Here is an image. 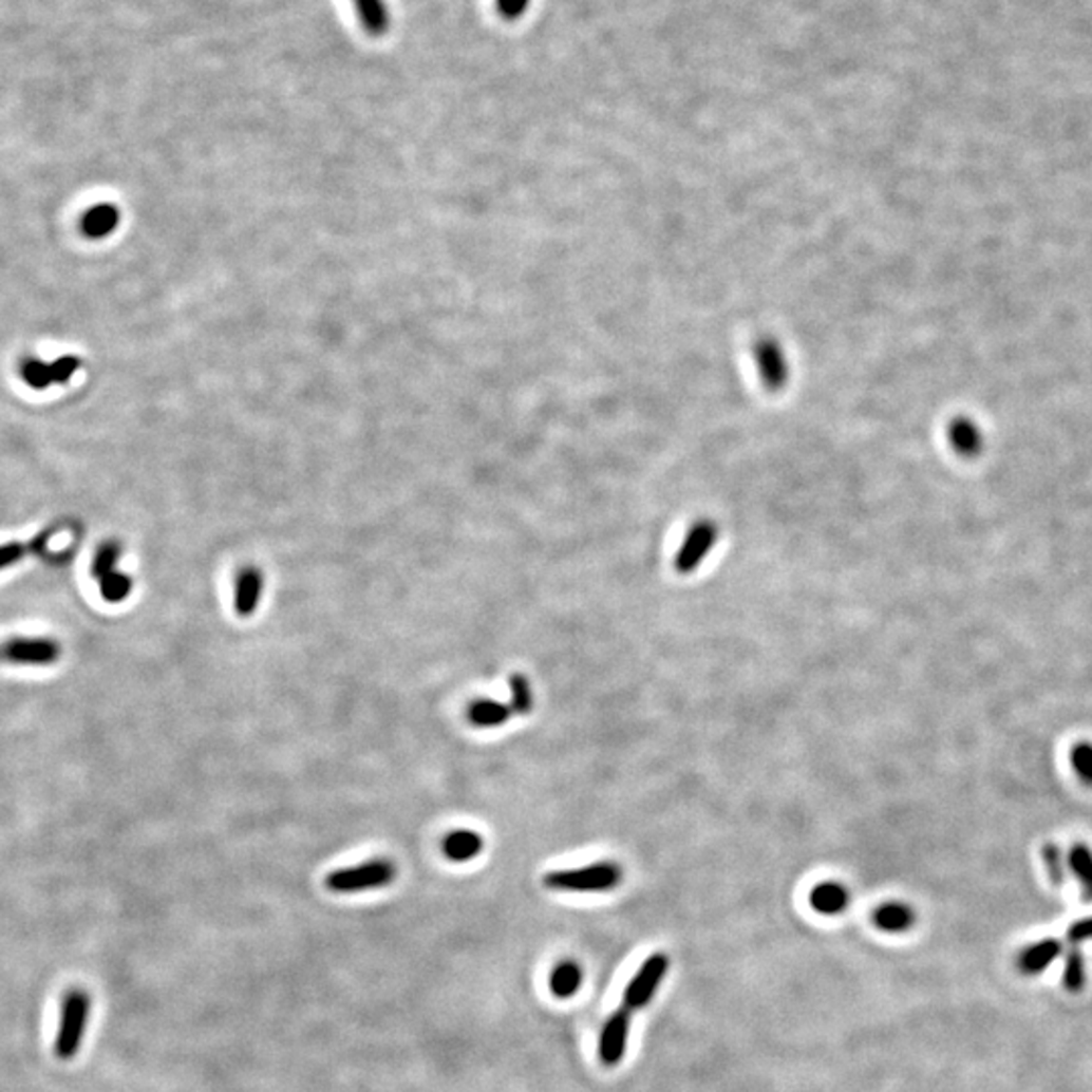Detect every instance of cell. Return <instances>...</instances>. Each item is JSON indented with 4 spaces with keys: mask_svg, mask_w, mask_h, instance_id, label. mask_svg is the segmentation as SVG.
I'll return each instance as SVG.
<instances>
[{
    "mask_svg": "<svg viewBox=\"0 0 1092 1092\" xmlns=\"http://www.w3.org/2000/svg\"><path fill=\"white\" fill-rule=\"evenodd\" d=\"M623 880L618 862H594L581 868L554 870L546 874L545 886L557 892H609Z\"/></svg>",
    "mask_w": 1092,
    "mask_h": 1092,
    "instance_id": "cell-1",
    "label": "cell"
},
{
    "mask_svg": "<svg viewBox=\"0 0 1092 1092\" xmlns=\"http://www.w3.org/2000/svg\"><path fill=\"white\" fill-rule=\"evenodd\" d=\"M397 879V866L389 858H373L351 868L334 870L326 877V888L334 895H357L391 886Z\"/></svg>",
    "mask_w": 1092,
    "mask_h": 1092,
    "instance_id": "cell-2",
    "label": "cell"
},
{
    "mask_svg": "<svg viewBox=\"0 0 1092 1092\" xmlns=\"http://www.w3.org/2000/svg\"><path fill=\"white\" fill-rule=\"evenodd\" d=\"M92 1012V998L86 990H70L61 1005V1021L55 1038V1054L61 1060H72L79 1052L86 1034V1025Z\"/></svg>",
    "mask_w": 1092,
    "mask_h": 1092,
    "instance_id": "cell-3",
    "label": "cell"
},
{
    "mask_svg": "<svg viewBox=\"0 0 1092 1092\" xmlns=\"http://www.w3.org/2000/svg\"><path fill=\"white\" fill-rule=\"evenodd\" d=\"M667 969H670V959L665 957L664 953L649 955L641 963L634 979L627 983V987L623 992V1008H627L629 1012L643 1010L654 999L656 992L660 990Z\"/></svg>",
    "mask_w": 1092,
    "mask_h": 1092,
    "instance_id": "cell-4",
    "label": "cell"
},
{
    "mask_svg": "<svg viewBox=\"0 0 1092 1092\" xmlns=\"http://www.w3.org/2000/svg\"><path fill=\"white\" fill-rule=\"evenodd\" d=\"M718 539V526L711 519H700L692 524L682 541V546L676 552L674 569L680 575H690L698 569L709 552L713 550Z\"/></svg>",
    "mask_w": 1092,
    "mask_h": 1092,
    "instance_id": "cell-5",
    "label": "cell"
},
{
    "mask_svg": "<svg viewBox=\"0 0 1092 1092\" xmlns=\"http://www.w3.org/2000/svg\"><path fill=\"white\" fill-rule=\"evenodd\" d=\"M753 358L757 364L760 382L767 391L779 393L789 382V360L784 346L773 336H760L753 344Z\"/></svg>",
    "mask_w": 1092,
    "mask_h": 1092,
    "instance_id": "cell-6",
    "label": "cell"
},
{
    "mask_svg": "<svg viewBox=\"0 0 1092 1092\" xmlns=\"http://www.w3.org/2000/svg\"><path fill=\"white\" fill-rule=\"evenodd\" d=\"M61 647L51 638H15L0 645V662L21 665H49L59 660Z\"/></svg>",
    "mask_w": 1092,
    "mask_h": 1092,
    "instance_id": "cell-7",
    "label": "cell"
},
{
    "mask_svg": "<svg viewBox=\"0 0 1092 1092\" xmlns=\"http://www.w3.org/2000/svg\"><path fill=\"white\" fill-rule=\"evenodd\" d=\"M632 1028V1012L627 1008L616 1010L603 1023L599 1036V1058L605 1067H618L625 1056Z\"/></svg>",
    "mask_w": 1092,
    "mask_h": 1092,
    "instance_id": "cell-8",
    "label": "cell"
},
{
    "mask_svg": "<svg viewBox=\"0 0 1092 1092\" xmlns=\"http://www.w3.org/2000/svg\"><path fill=\"white\" fill-rule=\"evenodd\" d=\"M263 595V572L262 569L249 565L239 570L236 579V614L239 618H251L262 601Z\"/></svg>",
    "mask_w": 1092,
    "mask_h": 1092,
    "instance_id": "cell-9",
    "label": "cell"
},
{
    "mask_svg": "<svg viewBox=\"0 0 1092 1092\" xmlns=\"http://www.w3.org/2000/svg\"><path fill=\"white\" fill-rule=\"evenodd\" d=\"M950 448L961 457H977L983 452V433L974 419L955 417L947 428Z\"/></svg>",
    "mask_w": 1092,
    "mask_h": 1092,
    "instance_id": "cell-10",
    "label": "cell"
},
{
    "mask_svg": "<svg viewBox=\"0 0 1092 1092\" xmlns=\"http://www.w3.org/2000/svg\"><path fill=\"white\" fill-rule=\"evenodd\" d=\"M441 850L450 862L464 864V862H470L482 854L484 837L477 831L468 830V828L453 830L444 837Z\"/></svg>",
    "mask_w": 1092,
    "mask_h": 1092,
    "instance_id": "cell-11",
    "label": "cell"
},
{
    "mask_svg": "<svg viewBox=\"0 0 1092 1092\" xmlns=\"http://www.w3.org/2000/svg\"><path fill=\"white\" fill-rule=\"evenodd\" d=\"M809 904L813 910H817L820 915H826V917H833V915H840L848 908L850 904V892L846 890L844 884L840 882H822L817 884L811 895H809Z\"/></svg>",
    "mask_w": 1092,
    "mask_h": 1092,
    "instance_id": "cell-12",
    "label": "cell"
},
{
    "mask_svg": "<svg viewBox=\"0 0 1092 1092\" xmlns=\"http://www.w3.org/2000/svg\"><path fill=\"white\" fill-rule=\"evenodd\" d=\"M510 702H498L492 698H477L468 707V720L477 729H496L512 718Z\"/></svg>",
    "mask_w": 1092,
    "mask_h": 1092,
    "instance_id": "cell-13",
    "label": "cell"
},
{
    "mask_svg": "<svg viewBox=\"0 0 1092 1092\" xmlns=\"http://www.w3.org/2000/svg\"><path fill=\"white\" fill-rule=\"evenodd\" d=\"M75 369H77L75 358H61L53 364L31 360L24 364L23 375L26 382L33 387H48L49 382H55V380L61 382V380L70 379Z\"/></svg>",
    "mask_w": 1092,
    "mask_h": 1092,
    "instance_id": "cell-14",
    "label": "cell"
},
{
    "mask_svg": "<svg viewBox=\"0 0 1092 1092\" xmlns=\"http://www.w3.org/2000/svg\"><path fill=\"white\" fill-rule=\"evenodd\" d=\"M581 983H583V969L577 961H570V959L561 961L548 977L550 992L554 998L559 999L572 998L579 992Z\"/></svg>",
    "mask_w": 1092,
    "mask_h": 1092,
    "instance_id": "cell-15",
    "label": "cell"
},
{
    "mask_svg": "<svg viewBox=\"0 0 1092 1092\" xmlns=\"http://www.w3.org/2000/svg\"><path fill=\"white\" fill-rule=\"evenodd\" d=\"M358 19L373 37H382L391 26V15L384 0H353Z\"/></svg>",
    "mask_w": 1092,
    "mask_h": 1092,
    "instance_id": "cell-16",
    "label": "cell"
},
{
    "mask_svg": "<svg viewBox=\"0 0 1092 1092\" xmlns=\"http://www.w3.org/2000/svg\"><path fill=\"white\" fill-rule=\"evenodd\" d=\"M915 923V912L908 904L886 903L874 910V925L884 933H904Z\"/></svg>",
    "mask_w": 1092,
    "mask_h": 1092,
    "instance_id": "cell-17",
    "label": "cell"
},
{
    "mask_svg": "<svg viewBox=\"0 0 1092 1092\" xmlns=\"http://www.w3.org/2000/svg\"><path fill=\"white\" fill-rule=\"evenodd\" d=\"M1062 947L1048 939V941H1040L1028 949L1021 950L1020 955V967L1023 974H1040L1044 972L1046 967L1060 955Z\"/></svg>",
    "mask_w": 1092,
    "mask_h": 1092,
    "instance_id": "cell-18",
    "label": "cell"
},
{
    "mask_svg": "<svg viewBox=\"0 0 1092 1092\" xmlns=\"http://www.w3.org/2000/svg\"><path fill=\"white\" fill-rule=\"evenodd\" d=\"M1070 870L1082 884L1085 901H1092V852L1085 844H1074L1069 855Z\"/></svg>",
    "mask_w": 1092,
    "mask_h": 1092,
    "instance_id": "cell-19",
    "label": "cell"
},
{
    "mask_svg": "<svg viewBox=\"0 0 1092 1092\" xmlns=\"http://www.w3.org/2000/svg\"><path fill=\"white\" fill-rule=\"evenodd\" d=\"M118 225V213L110 205H99L86 214L83 219V231L90 238H103Z\"/></svg>",
    "mask_w": 1092,
    "mask_h": 1092,
    "instance_id": "cell-20",
    "label": "cell"
},
{
    "mask_svg": "<svg viewBox=\"0 0 1092 1092\" xmlns=\"http://www.w3.org/2000/svg\"><path fill=\"white\" fill-rule=\"evenodd\" d=\"M97 583H99V594L108 603H121L132 594V579L119 570H112V572L103 575Z\"/></svg>",
    "mask_w": 1092,
    "mask_h": 1092,
    "instance_id": "cell-21",
    "label": "cell"
},
{
    "mask_svg": "<svg viewBox=\"0 0 1092 1092\" xmlns=\"http://www.w3.org/2000/svg\"><path fill=\"white\" fill-rule=\"evenodd\" d=\"M510 707L514 714H526L532 713L534 709V694H532V686H530V680L524 676V674H512L510 680Z\"/></svg>",
    "mask_w": 1092,
    "mask_h": 1092,
    "instance_id": "cell-22",
    "label": "cell"
},
{
    "mask_svg": "<svg viewBox=\"0 0 1092 1092\" xmlns=\"http://www.w3.org/2000/svg\"><path fill=\"white\" fill-rule=\"evenodd\" d=\"M1070 765L1078 779L1092 787V742H1078L1070 749Z\"/></svg>",
    "mask_w": 1092,
    "mask_h": 1092,
    "instance_id": "cell-23",
    "label": "cell"
},
{
    "mask_svg": "<svg viewBox=\"0 0 1092 1092\" xmlns=\"http://www.w3.org/2000/svg\"><path fill=\"white\" fill-rule=\"evenodd\" d=\"M119 552H121V548H119L116 541H108V543H103V545L99 546V550L95 552L94 565H92V575H94L97 581H99L103 575H108V572L116 570Z\"/></svg>",
    "mask_w": 1092,
    "mask_h": 1092,
    "instance_id": "cell-24",
    "label": "cell"
},
{
    "mask_svg": "<svg viewBox=\"0 0 1092 1092\" xmlns=\"http://www.w3.org/2000/svg\"><path fill=\"white\" fill-rule=\"evenodd\" d=\"M1065 985L1072 992H1078L1085 985V965H1082V957L1076 950L1069 957V965L1065 972Z\"/></svg>",
    "mask_w": 1092,
    "mask_h": 1092,
    "instance_id": "cell-25",
    "label": "cell"
},
{
    "mask_svg": "<svg viewBox=\"0 0 1092 1092\" xmlns=\"http://www.w3.org/2000/svg\"><path fill=\"white\" fill-rule=\"evenodd\" d=\"M1044 862L1048 866V874L1050 879L1054 880V884H1062L1065 880V864H1062V854L1056 846H1048L1044 850Z\"/></svg>",
    "mask_w": 1092,
    "mask_h": 1092,
    "instance_id": "cell-26",
    "label": "cell"
},
{
    "mask_svg": "<svg viewBox=\"0 0 1092 1092\" xmlns=\"http://www.w3.org/2000/svg\"><path fill=\"white\" fill-rule=\"evenodd\" d=\"M24 546L17 545V543H11V545L0 546V570L19 563L23 559Z\"/></svg>",
    "mask_w": 1092,
    "mask_h": 1092,
    "instance_id": "cell-27",
    "label": "cell"
},
{
    "mask_svg": "<svg viewBox=\"0 0 1092 1092\" xmlns=\"http://www.w3.org/2000/svg\"><path fill=\"white\" fill-rule=\"evenodd\" d=\"M1069 939L1072 945H1078L1087 939H1092V919H1085V921L1070 926Z\"/></svg>",
    "mask_w": 1092,
    "mask_h": 1092,
    "instance_id": "cell-28",
    "label": "cell"
},
{
    "mask_svg": "<svg viewBox=\"0 0 1092 1092\" xmlns=\"http://www.w3.org/2000/svg\"><path fill=\"white\" fill-rule=\"evenodd\" d=\"M526 4H528V0H498L500 13L508 19L523 15Z\"/></svg>",
    "mask_w": 1092,
    "mask_h": 1092,
    "instance_id": "cell-29",
    "label": "cell"
}]
</instances>
